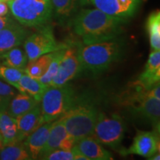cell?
<instances>
[{
    "label": "cell",
    "mask_w": 160,
    "mask_h": 160,
    "mask_svg": "<svg viewBox=\"0 0 160 160\" xmlns=\"http://www.w3.org/2000/svg\"><path fill=\"white\" fill-rule=\"evenodd\" d=\"M127 19L108 15L97 8L80 9L72 19L69 27L82 40L90 45L119 37Z\"/></svg>",
    "instance_id": "6da1fadb"
},
{
    "label": "cell",
    "mask_w": 160,
    "mask_h": 160,
    "mask_svg": "<svg viewBox=\"0 0 160 160\" xmlns=\"http://www.w3.org/2000/svg\"><path fill=\"white\" fill-rule=\"evenodd\" d=\"M125 43L121 38L106 40L90 45H78L81 71L99 73L118 61L125 53Z\"/></svg>",
    "instance_id": "7a4b0ae2"
},
{
    "label": "cell",
    "mask_w": 160,
    "mask_h": 160,
    "mask_svg": "<svg viewBox=\"0 0 160 160\" xmlns=\"http://www.w3.org/2000/svg\"><path fill=\"white\" fill-rule=\"evenodd\" d=\"M99 111L90 98L77 97L73 105L64 114V125L75 142L91 136Z\"/></svg>",
    "instance_id": "3957f363"
},
{
    "label": "cell",
    "mask_w": 160,
    "mask_h": 160,
    "mask_svg": "<svg viewBox=\"0 0 160 160\" xmlns=\"http://www.w3.org/2000/svg\"><path fill=\"white\" fill-rule=\"evenodd\" d=\"M12 14L20 24L40 28L48 25L52 17L51 0H8Z\"/></svg>",
    "instance_id": "277c9868"
},
{
    "label": "cell",
    "mask_w": 160,
    "mask_h": 160,
    "mask_svg": "<svg viewBox=\"0 0 160 160\" xmlns=\"http://www.w3.org/2000/svg\"><path fill=\"white\" fill-rule=\"evenodd\" d=\"M76 93L71 86H48L40 101L42 117L44 122L57 120L65 114L74 102Z\"/></svg>",
    "instance_id": "5b68a950"
},
{
    "label": "cell",
    "mask_w": 160,
    "mask_h": 160,
    "mask_svg": "<svg viewBox=\"0 0 160 160\" xmlns=\"http://www.w3.org/2000/svg\"><path fill=\"white\" fill-rule=\"evenodd\" d=\"M125 129V121L117 113L109 116L99 112L91 137L101 145L117 149L123 140Z\"/></svg>",
    "instance_id": "8992f818"
},
{
    "label": "cell",
    "mask_w": 160,
    "mask_h": 160,
    "mask_svg": "<svg viewBox=\"0 0 160 160\" xmlns=\"http://www.w3.org/2000/svg\"><path fill=\"white\" fill-rule=\"evenodd\" d=\"M135 93L124 98L123 104L131 108L135 114L151 122L155 128L159 129L160 99L149 97V90L134 86Z\"/></svg>",
    "instance_id": "52a82bcc"
},
{
    "label": "cell",
    "mask_w": 160,
    "mask_h": 160,
    "mask_svg": "<svg viewBox=\"0 0 160 160\" xmlns=\"http://www.w3.org/2000/svg\"><path fill=\"white\" fill-rule=\"evenodd\" d=\"M68 45L58 43L49 25L39 28V31L27 37L24 41V48L28 62L37 59L46 53L66 48Z\"/></svg>",
    "instance_id": "ba28073f"
},
{
    "label": "cell",
    "mask_w": 160,
    "mask_h": 160,
    "mask_svg": "<svg viewBox=\"0 0 160 160\" xmlns=\"http://www.w3.org/2000/svg\"><path fill=\"white\" fill-rule=\"evenodd\" d=\"M81 72L77 47L68 46L60 62L57 74L48 86L60 87L68 84Z\"/></svg>",
    "instance_id": "9c48e42d"
},
{
    "label": "cell",
    "mask_w": 160,
    "mask_h": 160,
    "mask_svg": "<svg viewBox=\"0 0 160 160\" xmlns=\"http://www.w3.org/2000/svg\"><path fill=\"white\" fill-rule=\"evenodd\" d=\"M159 151V139L157 131H138L132 145L122 150L121 154H136L149 158Z\"/></svg>",
    "instance_id": "30bf717a"
},
{
    "label": "cell",
    "mask_w": 160,
    "mask_h": 160,
    "mask_svg": "<svg viewBox=\"0 0 160 160\" xmlns=\"http://www.w3.org/2000/svg\"><path fill=\"white\" fill-rule=\"evenodd\" d=\"M107 14L128 19L139 8L141 0H85Z\"/></svg>",
    "instance_id": "8fae6325"
},
{
    "label": "cell",
    "mask_w": 160,
    "mask_h": 160,
    "mask_svg": "<svg viewBox=\"0 0 160 160\" xmlns=\"http://www.w3.org/2000/svg\"><path fill=\"white\" fill-rule=\"evenodd\" d=\"M159 80L160 50H158L151 52L145 69L133 85L144 90H149L159 84Z\"/></svg>",
    "instance_id": "7c38bea8"
},
{
    "label": "cell",
    "mask_w": 160,
    "mask_h": 160,
    "mask_svg": "<svg viewBox=\"0 0 160 160\" xmlns=\"http://www.w3.org/2000/svg\"><path fill=\"white\" fill-rule=\"evenodd\" d=\"M85 0H51L52 16L61 26H70Z\"/></svg>",
    "instance_id": "4fadbf2b"
},
{
    "label": "cell",
    "mask_w": 160,
    "mask_h": 160,
    "mask_svg": "<svg viewBox=\"0 0 160 160\" xmlns=\"http://www.w3.org/2000/svg\"><path fill=\"white\" fill-rule=\"evenodd\" d=\"M53 122H45L25 138L24 145L28 151L31 159H39L45 147L49 131Z\"/></svg>",
    "instance_id": "5bb4252c"
},
{
    "label": "cell",
    "mask_w": 160,
    "mask_h": 160,
    "mask_svg": "<svg viewBox=\"0 0 160 160\" xmlns=\"http://www.w3.org/2000/svg\"><path fill=\"white\" fill-rule=\"evenodd\" d=\"M27 35V31L17 23L0 30V56L23 43Z\"/></svg>",
    "instance_id": "9a60e30c"
},
{
    "label": "cell",
    "mask_w": 160,
    "mask_h": 160,
    "mask_svg": "<svg viewBox=\"0 0 160 160\" xmlns=\"http://www.w3.org/2000/svg\"><path fill=\"white\" fill-rule=\"evenodd\" d=\"M16 120L22 141L45 123L42 117L39 104L35 106L31 111L16 118Z\"/></svg>",
    "instance_id": "2e32d148"
},
{
    "label": "cell",
    "mask_w": 160,
    "mask_h": 160,
    "mask_svg": "<svg viewBox=\"0 0 160 160\" xmlns=\"http://www.w3.org/2000/svg\"><path fill=\"white\" fill-rule=\"evenodd\" d=\"M75 147L89 160H112L113 155L91 136L85 137L75 144Z\"/></svg>",
    "instance_id": "e0dca14e"
},
{
    "label": "cell",
    "mask_w": 160,
    "mask_h": 160,
    "mask_svg": "<svg viewBox=\"0 0 160 160\" xmlns=\"http://www.w3.org/2000/svg\"><path fill=\"white\" fill-rule=\"evenodd\" d=\"M69 137L70 135L66 131L62 118L60 117L58 119L53 121L51 128L49 131L47 142H46L40 157H42L43 155L47 154L50 152L54 151V150L61 148L62 145Z\"/></svg>",
    "instance_id": "ac0fdd59"
},
{
    "label": "cell",
    "mask_w": 160,
    "mask_h": 160,
    "mask_svg": "<svg viewBox=\"0 0 160 160\" xmlns=\"http://www.w3.org/2000/svg\"><path fill=\"white\" fill-rule=\"evenodd\" d=\"M0 135L3 146L22 142L16 118L12 117L7 111H0Z\"/></svg>",
    "instance_id": "d6986e66"
},
{
    "label": "cell",
    "mask_w": 160,
    "mask_h": 160,
    "mask_svg": "<svg viewBox=\"0 0 160 160\" xmlns=\"http://www.w3.org/2000/svg\"><path fill=\"white\" fill-rule=\"evenodd\" d=\"M38 104H39V102L27 93H17L11 99L6 111L12 117L17 118L31 111Z\"/></svg>",
    "instance_id": "ffe728a7"
},
{
    "label": "cell",
    "mask_w": 160,
    "mask_h": 160,
    "mask_svg": "<svg viewBox=\"0 0 160 160\" xmlns=\"http://www.w3.org/2000/svg\"><path fill=\"white\" fill-rule=\"evenodd\" d=\"M48 87V86L42 82L39 79L30 77L25 73L20 78L17 90L20 93L30 95L40 102Z\"/></svg>",
    "instance_id": "44dd1931"
},
{
    "label": "cell",
    "mask_w": 160,
    "mask_h": 160,
    "mask_svg": "<svg viewBox=\"0 0 160 160\" xmlns=\"http://www.w3.org/2000/svg\"><path fill=\"white\" fill-rule=\"evenodd\" d=\"M56 51L46 53L38 57L37 59L28 62L24 70L25 73L30 77L39 79L45 74L47 70L48 69L50 64L53 58L54 57Z\"/></svg>",
    "instance_id": "7402d4cb"
},
{
    "label": "cell",
    "mask_w": 160,
    "mask_h": 160,
    "mask_svg": "<svg viewBox=\"0 0 160 160\" xmlns=\"http://www.w3.org/2000/svg\"><path fill=\"white\" fill-rule=\"evenodd\" d=\"M146 29L148 33L150 45L152 51L160 50V12H152L146 22Z\"/></svg>",
    "instance_id": "603a6c76"
},
{
    "label": "cell",
    "mask_w": 160,
    "mask_h": 160,
    "mask_svg": "<svg viewBox=\"0 0 160 160\" xmlns=\"http://www.w3.org/2000/svg\"><path fill=\"white\" fill-rule=\"evenodd\" d=\"M0 58L2 60V65L22 70H25L28 62L25 51L18 47L4 53L0 56Z\"/></svg>",
    "instance_id": "cb8c5ba5"
},
{
    "label": "cell",
    "mask_w": 160,
    "mask_h": 160,
    "mask_svg": "<svg viewBox=\"0 0 160 160\" xmlns=\"http://www.w3.org/2000/svg\"><path fill=\"white\" fill-rule=\"evenodd\" d=\"M0 159L29 160L31 158L24 143L19 142L3 146L0 149Z\"/></svg>",
    "instance_id": "d4e9b609"
},
{
    "label": "cell",
    "mask_w": 160,
    "mask_h": 160,
    "mask_svg": "<svg viewBox=\"0 0 160 160\" xmlns=\"http://www.w3.org/2000/svg\"><path fill=\"white\" fill-rule=\"evenodd\" d=\"M66 48L59 49L56 51L54 57H53V59H52L51 62L49 65L48 69L47 70V71H46L45 74L39 79L42 82L44 83L47 86L49 85L50 82H51L52 79L54 78L56 74H57L58 69H59L60 62H61L62 59V57L64 53H65Z\"/></svg>",
    "instance_id": "484cf974"
},
{
    "label": "cell",
    "mask_w": 160,
    "mask_h": 160,
    "mask_svg": "<svg viewBox=\"0 0 160 160\" xmlns=\"http://www.w3.org/2000/svg\"><path fill=\"white\" fill-rule=\"evenodd\" d=\"M24 73V70L14 68L4 65H0V78L5 80L9 85L14 87L17 90L20 78Z\"/></svg>",
    "instance_id": "4316f807"
},
{
    "label": "cell",
    "mask_w": 160,
    "mask_h": 160,
    "mask_svg": "<svg viewBox=\"0 0 160 160\" xmlns=\"http://www.w3.org/2000/svg\"><path fill=\"white\" fill-rule=\"evenodd\" d=\"M14 87L0 80V111H6L11 99L17 94Z\"/></svg>",
    "instance_id": "83f0119b"
},
{
    "label": "cell",
    "mask_w": 160,
    "mask_h": 160,
    "mask_svg": "<svg viewBox=\"0 0 160 160\" xmlns=\"http://www.w3.org/2000/svg\"><path fill=\"white\" fill-rule=\"evenodd\" d=\"M39 159L45 160H73V155L71 151L57 149L43 155Z\"/></svg>",
    "instance_id": "f1b7e54d"
},
{
    "label": "cell",
    "mask_w": 160,
    "mask_h": 160,
    "mask_svg": "<svg viewBox=\"0 0 160 160\" xmlns=\"http://www.w3.org/2000/svg\"><path fill=\"white\" fill-rule=\"evenodd\" d=\"M16 23L11 17H0V30L5 28L8 27V26L13 25Z\"/></svg>",
    "instance_id": "f546056e"
},
{
    "label": "cell",
    "mask_w": 160,
    "mask_h": 160,
    "mask_svg": "<svg viewBox=\"0 0 160 160\" xmlns=\"http://www.w3.org/2000/svg\"><path fill=\"white\" fill-rule=\"evenodd\" d=\"M9 11V6L5 0H0V17H4L8 14Z\"/></svg>",
    "instance_id": "4dcf8cb0"
},
{
    "label": "cell",
    "mask_w": 160,
    "mask_h": 160,
    "mask_svg": "<svg viewBox=\"0 0 160 160\" xmlns=\"http://www.w3.org/2000/svg\"><path fill=\"white\" fill-rule=\"evenodd\" d=\"M148 159H151V160H159L160 159V155L159 153L158 152V153H155L154 155H153L152 157L148 158Z\"/></svg>",
    "instance_id": "1f68e13d"
},
{
    "label": "cell",
    "mask_w": 160,
    "mask_h": 160,
    "mask_svg": "<svg viewBox=\"0 0 160 160\" xmlns=\"http://www.w3.org/2000/svg\"><path fill=\"white\" fill-rule=\"evenodd\" d=\"M3 147V142H2V138L1 135H0V149Z\"/></svg>",
    "instance_id": "d6a6232c"
},
{
    "label": "cell",
    "mask_w": 160,
    "mask_h": 160,
    "mask_svg": "<svg viewBox=\"0 0 160 160\" xmlns=\"http://www.w3.org/2000/svg\"><path fill=\"white\" fill-rule=\"evenodd\" d=\"M5 1H8V0H5Z\"/></svg>",
    "instance_id": "836d02e7"
}]
</instances>
